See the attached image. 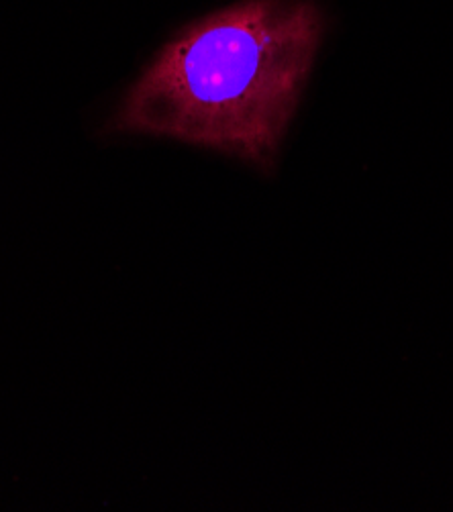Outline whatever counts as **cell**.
<instances>
[{
	"mask_svg": "<svg viewBox=\"0 0 453 512\" xmlns=\"http://www.w3.org/2000/svg\"><path fill=\"white\" fill-rule=\"evenodd\" d=\"M325 35L315 0H239L176 33L107 133L205 147L272 172Z\"/></svg>",
	"mask_w": 453,
	"mask_h": 512,
	"instance_id": "obj_1",
	"label": "cell"
}]
</instances>
